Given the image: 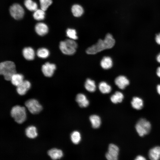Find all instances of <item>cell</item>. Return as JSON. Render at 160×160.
Returning <instances> with one entry per match:
<instances>
[{
	"label": "cell",
	"instance_id": "obj_6",
	"mask_svg": "<svg viewBox=\"0 0 160 160\" xmlns=\"http://www.w3.org/2000/svg\"><path fill=\"white\" fill-rule=\"evenodd\" d=\"M25 105L29 111L32 114H37L42 109V107L38 101L34 99H29L25 103Z\"/></svg>",
	"mask_w": 160,
	"mask_h": 160
},
{
	"label": "cell",
	"instance_id": "obj_24",
	"mask_svg": "<svg viewBox=\"0 0 160 160\" xmlns=\"http://www.w3.org/2000/svg\"><path fill=\"white\" fill-rule=\"evenodd\" d=\"M99 89L100 92L103 94L110 93L111 90V86L105 81H102L99 84Z\"/></svg>",
	"mask_w": 160,
	"mask_h": 160
},
{
	"label": "cell",
	"instance_id": "obj_9",
	"mask_svg": "<svg viewBox=\"0 0 160 160\" xmlns=\"http://www.w3.org/2000/svg\"><path fill=\"white\" fill-rule=\"evenodd\" d=\"M56 68V66L55 64L47 62L42 65L41 70L45 76L50 77L53 75Z\"/></svg>",
	"mask_w": 160,
	"mask_h": 160
},
{
	"label": "cell",
	"instance_id": "obj_21",
	"mask_svg": "<svg viewBox=\"0 0 160 160\" xmlns=\"http://www.w3.org/2000/svg\"><path fill=\"white\" fill-rule=\"evenodd\" d=\"M131 104L133 108L137 110L141 109L143 106V102L142 100L138 97H133Z\"/></svg>",
	"mask_w": 160,
	"mask_h": 160
},
{
	"label": "cell",
	"instance_id": "obj_36",
	"mask_svg": "<svg viewBox=\"0 0 160 160\" xmlns=\"http://www.w3.org/2000/svg\"><path fill=\"white\" fill-rule=\"evenodd\" d=\"M157 90L158 93L160 95V84L157 86Z\"/></svg>",
	"mask_w": 160,
	"mask_h": 160
},
{
	"label": "cell",
	"instance_id": "obj_14",
	"mask_svg": "<svg viewBox=\"0 0 160 160\" xmlns=\"http://www.w3.org/2000/svg\"><path fill=\"white\" fill-rule=\"evenodd\" d=\"M76 101L81 107H87L89 104V102L85 95L79 93L76 97Z\"/></svg>",
	"mask_w": 160,
	"mask_h": 160
},
{
	"label": "cell",
	"instance_id": "obj_29",
	"mask_svg": "<svg viewBox=\"0 0 160 160\" xmlns=\"http://www.w3.org/2000/svg\"><path fill=\"white\" fill-rule=\"evenodd\" d=\"M36 54L38 57L42 58H46L49 55V52L48 49L44 48H41L38 49Z\"/></svg>",
	"mask_w": 160,
	"mask_h": 160
},
{
	"label": "cell",
	"instance_id": "obj_19",
	"mask_svg": "<svg viewBox=\"0 0 160 160\" xmlns=\"http://www.w3.org/2000/svg\"><path fill=\"white\" fill-rule=\"evenodd\" d=\"M10 80L13 85L17 87L24 81L23 76L21 74L15 73L12 76Z\"/></svg>",
	"mask_w": 160,
	"mask_h": 160
},
{
	"label": "cell",
	"instance_id": "obj_8",
	"mask_svg": "<svg viewBox=\"0 0 160 160\" xmlns=\"http://www.w3.org/2000/svg\"><path fill=\"white\" fill-rule=\"evenodd\" d=\"M119 151V148L117 145L110 144L108 146V152L105 155L106 159L108 160H117Z\"/></svg>",
	"mask_w": 160,
	"mask_h": 160
},
{
	"label": "cell",
	"instance_id": "obj_34",
	"mask_svg": "<svg viewBox=\"0 0 160 160\" xmlns=\"http://www.w3.org/2000/svg\"><path fill=\"white\" fill-rule=\"evenodd\" d=\"M156 74L157 75L160 77V67L157 68L156 70Z\"/></svg>",
	"mask_w": 160,
	"mask_h": 160
},
{
	"label": "cell",
	"instance_id": "obj_12",
	"mask_svg": "<svg viewBox=\"0 0 160 160\" xmlns=\"http://www.w3.org/2000/svg\"><path fill=\"white\" fill-rule=\"evenodd\" d=\"M35 29L37 33L41 36L46 35L48 31V26L43 23H37L35 25Z\"/></svg>",
	"mask_w": 160,
	"mask_h": 160
},
{
	"label": "cell",
	"instance_id": "obj_31",
	"mask_svg": "<svg viewBox=\"0 0 160 160\" xmlns=\"http://www.w3.org/2000/svg\"><path fill=\"white\" fill-rule=\"evenodd\" d=\"M41 9L46 11L48 7L52 4V0H39Z\"/></svg>",
	"mask_w": 160,
	"mask_h": 160
},
{
	"label": "cell",
	"instance_id": "obj_3",
	"mask_svg": "<svg viewBox=\"0 0 160 160\" xmlns=\"http://www.w3.org/2000/svg\"><path fill=\"white\" fill-rule=\"evenodd\" d=\"M77 47V44L75 40L70 39L61 41L59 45V48L62 52L68 55L74 54Z\"/></svg>",
	"mask_w": 160,
	"mask_h": 160
},
{
	"label": "cell",
	"instance_id": "obj_18",
	"mask_svg": "<svg viewBox=\"0 0 160 160\" xmlns=\"http://www.w3.org/2000/svg\"><path fill=\"white\" fill-rule=\"evenodd\" d=\"M26 136L29 138L33 139L37 136L36 127L32 125L27 127L25 129Z\"/></svg>",
	"mask_w": 160,
	"mask_h": 160
},
{
	"label": "cell",
	"instance_id": "obj_5",
	"mask_svg": "<svg viewBox=\"0 0 160 160\" xmlns=\"http://www.w3.org/2000/svg\"><path fill=\"white\" fill-rule=\"evenodd\" d=\"M151 127V124L149 121L145 119H141L137 123L135 129L139 136L143 137L149 133Z\"/></svg>",
	"mask_w": 160,
	"mask_h": 160
},
{
	"label": "cell",
	"instance_id": "obj_1",
	"mask_svg": "<svg viewBox=\"0 0 160 160\" xmlns=\"http://www.w3.org/2000/svg\"><path fill=\"white\" fill-rule=\"evenodd\" d=\"M115 41L112 35L110 33L107 34L103 40L99 39L97 42L88 48L86 53L89 55H94L104 50L113 47Z\"/></svg>",
	"mask_w": 160,
	"mask_h": 160
},
{
	"label": "cell",
	"instance_id": "obj_26",
	"mask_svg": "<svg viewBox=\"0 0 160 160\" xmlns=\"http://www.w3.org/2000/svg\"><path fill=\"white\" fill-rule=\"evenodd\" d=\"M24 4L26 8L30 11L34 12L38 9L37 4L32 0H25Z\"/></svg>",
	"mask_w": 160,
	"mask_h": 160
},
{
	"label": "cell",
	"instance_id": "obj_35",
	"mask_svg": "<svg viewBox=\"0 0 160 160\" xmlns=\"http://www.w3.org/2000/svg\"><path fill=\"white\" fill-rule=\"evenodd\" d=\"M157 61L160 63V53L157 55L156 57Z\"/></svg>",
	"mask_w": 160,
	"mask_h": 160
},
{
	"label": "cell",
	"instance_id": "obj_17",
	"mask_svg": "<svg viewBox=\"0 0 160 160\" xmlns=\"http://www.w3.org/2000/svg\"><path fill=\"white\" fill-rule=\"evenodd\" d=\"M100 65L104 69H108L111 68L113 65V61L111 57L108 56H105L101 61Z\"/></svg>",
	"mask_w": 160,
	"mask_h": 160
},
{
	"label": "cell",
	"instance_id": "obj_15",
	"mask_svg": "<svg viewBox=\"0 0 160 160\" xmlns=\"http://www.w3.org/2000/svg\"><path fill=\"white\" fill-rule=\"evenodd\" d=\"M24 57L26 60H33L35 57V52L33 49L31 47H26L22 51Z\"/></svg>",
	"mask_w": 160,
	"mask_h": 160
},
{
	"label": "cell",
	"instance_id": "obj_7",
	"mask_svg": "<svg viewBox=\"0 0 160 160\" xmlns=\"http://www.w3.org/2000/svg\"><path fill=\"white\" fill-rule=\"evenodd\" d=\"M9 12L11 16L16 20L22 18L24 14L23 8L18 4H15L12 5L10 7Z\"/></svg>",
	"mask_w": 160,
	"mask_h": 160
},
{
	"label": "cell",
	"instance_id": "obj_4",
	"mask_svg": "<svg viewBox=\"0 0 160 160\" xmlns=\"http://www.w3.org/2000/svg\"><path fill=\"white\" fill-rule=\"evenodd\" d=\"M10 115L16 122L19 124H22L26 119L25 108L19 105L13 106L11 110Z\"/></svg>",
	"mask_w": 160,
	"mask_h": 160
},
{
	"label": "cell",
	"instance_id": "obj_10",
	"mask_svg": "<svg viewBox=\"0 0 160 160\" xmlns=\"http://www.w3.org/2000/svg\"><path fill=\"white\" fill-rule=\"evenodd\" d=\"M115 83L119 88L123 89L129 84V82L126 77L124 76H120L116 78Z\"/></svg>",
	"mask_w": 160,
	"mask_h": 160
},
{
	"label": "cell",
	"instance_id": "obj_16",
	"mask_svg": "<svg viewBox=\"0 0 160 160\" xmlns=\"http://www.w3.org/2000/svg\"><path fill=\"white\" fill-rule=\"evenodd\" d=\"M149 158L152 160H157L160 159V147L156 146L151 148L148 153Z\"/></svg>",
	"mask_w": 160,
	"mask_h": 160
},
{
	"label": "cell",
	"instance_id": "obj_28",
	"mask_svg": "<svg viewBox=\"0 0 160 160\" xmlns=\"http://www.w3.org/2000/svg\"><path fill=\"white\" fill-rule=\"evenodd\" d=\"M81 135L80 132L76 131L73 132L71 135V139L72 143L77 144L81 140Z\"/></svg>",
	"mask_w": 160,
	"mask_h": 160
},
{
	"label": "cell",
	"instance_id": "obj_30",
	"mask_svg": "<svg viewBox=\"0 0 160 160\" xmlns=\"http://www.w3.org/2000/svg\"><path fill=\"white\" fill-rule=\"evenodd\" d=\"M66 33L67 36L70 39L75 40L78 38L76 31L74 29L68 28L66 30Z\"/></svg>",
	"mask_w": 160,
	"mask_h": 160
},
{
	"label": "cell",
	"instance_id": "obj_27",
	"mask_svg": "<svg viewBox=\"0 0 160 160\" xmlns=\"http://www.w3.org/2000/svg\"><path fill=\"white\" fill-rule=\"evenodd\" d=\"M34 12L33 16L35 20H41L44 18L45 15V11L41 9H37Z\"/></svg>",
	"mask_w": 160,
	"mask_h": 160
},
{
	"label": "cell",
	"instance_id": "obj_13",
	"mask_svg": "<svg viewBox=\"0 0 160 160\" xmlns=\"http://www.w3.org/2000/svg\"><path fill=\"white\" fill-rule=\"evenodd\" d=\"M47 153L48 155L53 160L60 159L63 156L62 151L55 148L49 150Z\"/></svg>",
	"mask_w": 160,
	"mask_h": 160
},
{
	"label": "cell",
	"instance_id": "obj_33",
	"mask_svg": "<svg viewBox=\"0 0 160 160\" xmlns=\"http://www.w3.org/2000/svg\"><path fill=\"white\" fill-rule=\"evenodd\" d=\"M135 159L136 160H145L146 159L143 156H142L139 155L137 156Z\"/></svg>",
	"mask_w": 160,
	"mask_h": 160
},
{
	"label": "cell",
	"instance_id": "obj_20",
	"mask_svg": "<svg viewBox=\"0 0 160 160\" xmlns=\"http://www.w3.org/2000/svg\"><path fill=\"white\" fill-rule=\"evenodd\" d=\"M71 12L74 16L79 17L83 15L84 10L81 6L78 4H75L72 7Z\"/></svg>",
	"mask_w": 160,
	"mask_h": 160
},
{
	"label": "cell",
	"instance_id": "obj_2",
	"mask_svg": "<svg viewBox=\"0 0 160 160\" xmlns=\"http://www.w3.org/2000/svg\"><path fill=\"white\" fill-rule=\"evenodd\" d=\"M16 73L15 66L14 62L7 61L0 64V73L7 81L10 80L12 76Z\"/></svg>",
	"mask_w": 160,
	"mask_h": 160
},
{
	"label": "cell",
	"instance_id": "obj_23",
	"mask_svg": "<svg viewBox=\"0 0 160 160\" xmlns=\"http://www.w3.org/2000/svg\"><path fill=\"white\" fill-rule=\"evenodd\" d=\"M84 87L86 89L90 92H95L96 89L95 81L90 79H87L86 81Z\"/></svg>",
	"mask_w": 160,
	"mask_h": 160
},
{
	"label": "cell",
	"instance_id": "obj_11",
	"mask_svg": "<svg viewBox=\"0 0 160 160\" xmlns=\"http://www.w3.org/2000/svg\"><path fill=\"white\" fill-rule=\"evenodd\" d=\"M31 87L30 82L27 80H24L20 85L17 87V93L20 95H25Z\"/></svg>",
	"mask_w": 160,
	"mask_h": 160
},
{
	"label": "cell",
	"instance_id": "obj_32",
	"mask_svg": "<svg viewBox=\"0 0 160 160\" xmlns=\"http://www.w3.org/2000/svg\"><path fill=\"white\" fill-rule=\"evenodd\" d=\"M155 40L158 44L160 45V33H158L156 35Z\"/></svg>",
	"mask_w": 160,
	"mask_h": 160
},
{
	"label": "cell",
	"instance_id": "obj_25",
	"mask_svg": "<svg viewBox=\"0 0 160 160\" xmlns=\"http://www.w3.org/2000/svg\"><path fill=\"white\" fill-rule=\"evenodd\" d=\"M124 98L123 94L119 91L116 92L114 94L111 96L110 99L111 101L115 104L121 103Z\"/></svg>",
	"mask_w": 160,
	"mask_h": 160
},
{
	"label": "cell",
	"instance_id": "obj_22",
	"mask_svg": "<svg viewBox=\"0 0 160 160\" xmlns=\"http://www.w3.org/2000/svg\"><path fill=\"white\" fill-rule=\"evenodd\" d=\"M92 126L94 128H99L101 124V120L100 117L96 115H91L89 118Z\"/></svg>",
	"mask_w": 160,
	"mask_h": 160
}]
</instances>
